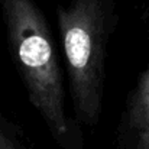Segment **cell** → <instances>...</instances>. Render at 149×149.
<instances>
[{"instance_id":"obj_1","label":"cell","mask_w":149,"mask_h":149,"mask_svg":"<svg viewBox=\"0 0 149 149\" xmlns=\"http://www.w3.org/2000/svg\"><path fill=\"white\" fill-rule=\"evenodd\" d=\"M12 62L29 103L59 149H87L83 126L67 114L64 75L51 29L33 0H1Z\"/></svg>"},{"instance_id":"obj_2","label":"cell","mask_w":149,"mask_h":149,"mask_svg":"<svg viewBox=\"0 0 149 149\" xmlns=\"http://www.w3.org/2000/svg\"><path fill=\"white\" fill-rule=\"evenodd\" d=\"M58 28L74 119L96 127L103 113L106 61L117 26L111 0H74L59 7Z\"/></svg>"},{"instance_id":"obj_3","label":"cell","mask_w":149,"mask_h":149,"mask_svg":"<svg viewBox=\"0 0 149 149\" xmlns=\"http://www.w3.org/2000/svg\"><path fill=\"white\" fill-rule=\"evenodd\" d=\"M116 149H149V62L126 97L116 127Z\"/></svg>"},{"instance_id":"obj_4","label":"cell","mask_w":149,"mask_h":149,"mask_svg":"<svg viewBox=\"0 0 149 149\" xmlns=\"http://www.w3.org/2000/svg\"><path fill=\"white\" fill-rule=\"evenodd\" d=\"M0 149H29L22 130L0 114Z\"/></svg>"}]
</instances>
